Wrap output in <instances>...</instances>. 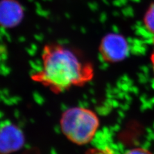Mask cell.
I'll list each match as a JSON object with an SVG mask.
<instances>
[{
	"label": "cell",
	"instance_id": "1",
	"mask_svg": "<svg viewBox=\"0 0 154 154\" xmlns=\"http://www.w3.org/2000/svg\"><path fill=\"white\" fill-rule=\"evenodd\" d=\"M41 59V69L31 79L55 94L82 87L94 77L93 64L74 47L49 43L42 48Z\"/></svg>",
	"mask_w": 154,
	"mask_h": 154
},
{
	"label": "cell",
	"instance_id": "2",
	"mask_svg": "<svg viewBox=\"0 0 154 154\" xmlns=\"http://www.w3.org/2000/svg\"><path fill=\"white\" fill-rule=\"evenodd\" d=\"M60 127L62 132L69 141L84 145L94 138L100 127V119L91 109L73 107L62 112Z\"/></svg>",
	"mask_w": 154,
	"mask_h": 154
},
{
	"label": "cell",
	"instance_id": "3",
	"mask_svg": "<svg viewBox=\"0 0 154 154\" xmlns=\"http://www.w3.org/2000/svg\"><path fill=\"white\" fill-rule=\"evenodd\" d=\"M128 44L125 38L117 33H109L100 42L99 52L105 62L115 63L124 60L128 54Z\"/></svg>",
	"mask_w": 154,
	"mask_h": 154
},
{
	"label": "cell",
	"instance_id": "4",
	"mask_svg": "<svg viewBox=\"0 0 154 154\" xmlns=\"http://www.w3.org/2000/svg\"><path fill=\"white\" fill-rule=\"evenodd\" d=\"M24 136L20 128L11 123H3L0 127V154H8L21 148Z\"/></svg>",
	"mask_w": 154,
	"mask_h": 154
},
{
	"label": "cell",
	"instance_id": "5",
	"mask_svg": "<svg viewBox=\"0 0 154 154\" xmlns=\"http://www.w3.org/2000/svg\"><path fill=\"white\" fill-rule=\"evenodd\" d=\"M22 7L14 0L0 2V26L11 28L21 23L23 17Z\"/></svg>",
	"mask_w": 154,
	"mask_h": 154
},
{
	"label": "cell",
	"instance_id": "6",
	"mask_svg": "<svg viewBox=\"0 0 154 154\" xmlns=\"http://www.w3.org/2000/svg\"><path fill=\"white\" fill-rule=\"evenodd\" d=\"M144 23L148 30L154 33V5L149 8L144 18Z\"/></svg>",
	"mask_w": 154,
	"mask_h": 154
},
{
	"label": "cell",
	"instance_id": "7",
	"mask_svg": "<svg viewBox=\"0 0 154 154\" xmlns=\"http://www.w3.org/2000/svg\"><path fill=\"white\" fill-rule=\"evenodd\" d=\"M87 154H116L110 148L105 147L103 148H92Z\"/></svg>",
	"mask_w": 154,
	"mask_h": 154
},
{
	"label": "cell",
	"instance_id": "8",
	"mask_svg": "<svg viewBox=\"0 0 154 154\" xmlns=\"http://www.w3.org/2000/svg\"><path fill=\"white\" fill-rule=\"evenodd\" d=\"M124 154H153L150 150L144 148H134L130 149Z\"/></svg>",
	"mask_w": 154,
	"mask_h": 154
},
{
	"label": "cell",
	"instance_id": "9",
	"mask_svg": "<svg viewBox=\"0 0 154 154\" xmlns=\"http://www.w3.org/2000/svg\"><path fill=\"white\" fill-rule=\"evenodd\" d=\"M151 61H152V67H153V72H154V51L152 53V56H151Z\"/></svg>",
	"mask_w": 154,
	"mask_h": 154
}]
</instances>
